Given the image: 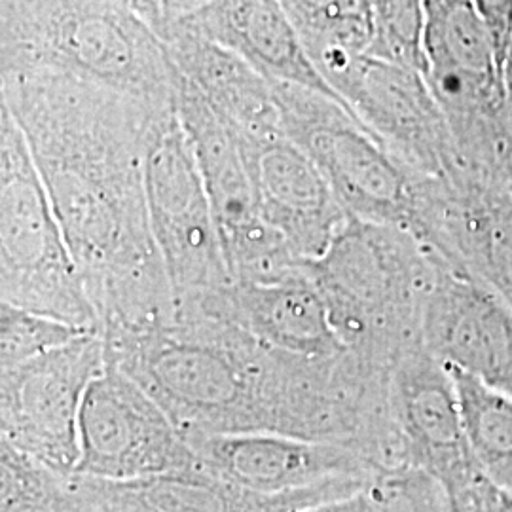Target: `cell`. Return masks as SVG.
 Returning a JSON list of instances; mask_svg holds the SVG:
<instances>
[{
  "instance_id": "obj_12",
  "label": "cell",
  "mask_w": 512,
  "mask_h": 512,
  "mask_svg": "<svg viewBox=\"0 0 512 512\" xmlns=\"http://www.w3.org/2000/svg\"><path fill=\"white\" fill-rule=\"evenodd\" d=\"M389 404L401 467L431 476L452 512H476L492 482L471 454L454 380L423 342L395 366Z\"/></svg>"
},
{
  "instance_id": "obj_8",
  "label": "cell",
  "mask_w": 512,
  "mask_h": 512,
  "mask_svg": "<svg viewBox=\"0 0 512 512\" xmlns=\"http://www.w3.org/2000/svg\"><path fill=\"white\" fill-rule=\"evenodd\" d=\"M148 217L175 310L232 281L194 148L177 110L158 120L145 158Z\"/></svg>"
},
{
  "instance_id": "obj_29",
  "label": "cell",
  "mask_w": 512,
  "mask_h": 512,
  "mask_svg": "<svg viewBox=\"0 0 512 512\" xmlns=\"http://www.w3.org/2000/svg\"><path fill=\"white\" fill-rule=\"evenodd\" d=\"M156 2H158L160 10H162L164 21H169V19L184 18V16L200 10L205 4H209L211 0H156Z\"/></svg>"
},
{
  "instance_id": "obj_10",
  "label": "cell",
  "mask_w": 512,
  "mask_h": 512,
  "mask_svg": "<svg viewBox=\"0 0 512 512\" xmlns=\"http://www.w3.org/2000/svg\"><path fill=\"white\" fill-rule=\"evenodd\" d=\"M105 365V342L90 332L0 372V442L54 473L74 475L82 404Z\"/></svg>"
},
{
  "instance_id": "obj_5",
  "label": "cell",
  "mask_w": 512,
  "mask_h": 512,
  "mask_svg": "<svg viewBox=\"0 0 512 512\" xmlns=\"http://www.w3.org/2000/svg\"><path fill=\"white\" fill-rule=\"evenodd\" d=\"M0 304L101 334L27 139L0 105Z\"/></svg>"
},
{
  "instance_id": "obj_1",
  "label": "cell",
  "mask_w": 512,
  "mask_h": 512,
  "mask_svg": "<svg viewBox=\"0 0 512 512\" xmlns=\"http://www.w3.org/2000/svg\"><path fill=\"white\" fill-rule=\"evenodd\" d=\"M2 107L23 131L101 334L175 317L148 217L145 158L156 109L54 71H0Z\"/></svg>"
},
{
  "instance_id": "obj_17",
  "label": "cell",
  "mask_w": 512,
  "mask_h": 512,
  "mask_svg": "<svg viewBox=\"0 0 512 512\" xmlns=\"http://www.w3.org/2000/svg\"><path fill=\"white\" fill-rule=\"evenodd\" d=\"M421 336L442 365L459 368L512 399L511 308L440 258Z\"/></svg>"
},
{
  "instance_id": "obj_3",
  "label": "cell",
  "mask_w": 512,
  "mask_h": 512,
  "mask_svg": "<svg viewBox=\"0 0 512 512\" xmlns=\"http://www.w3.org/2000/svg\"><path fill=\"white\" fill-rule=\"evenodd\" d=\"M0 71H54L177 110L164 40L118 0H0Z\"/></svg>"
},
{
  "instance_id": "obj_33",
  "label": "cell",
  "mask_w": 512,
  "mask_h": 512,
  "mask_svg": "<svg viewBox=\"0 0 512 512\" xmlns=\"http://www.w3.org/2000/svg\"><path fill=\"white\" fill-rule=\"evenodd\" d=\"M507 122H509V131L512 135V92L507 97Z\"/></svg>"
},
{
  "instance_id": "obj_22",
  "label": "cell",
  "mask_w": 512,
  "mask_h": 512,
  "mask_svg": "<svg viewBox=\"0 0 512 512\" xmlns=\"http://www.w3.org/2000/svg\"><path fill=\"white\" fill-rule=\"evenodd\" d=\"M448 372L458 391L465 435L478 469L495 488L512 495L511 397L459 368Z\"/></svg>"
},
{
  "instance_id": "obj_16",
  "label": "cell",
  "mask_w": 512,
  "mask_h": 512,
  "mask_svg": "<svg viewBox=\"0 0 512 512\" xmlns=\"http://www.w3.org/2000/svg\"><path fill=\"white\" fill-rule=\"evenodd\" d=\"M200 469L258 494H289L330 482H376L365 454L332 442L283 435H186Z\"/></svg>"
},
{
  "instance_id": "obj_24",
  "label": "cell",
  "mask_w": 512,
  "mask_h": 512,
  "mask_svg": "<svg viewBox=\"0 0 512 512\" xmlns=\"http://www.w3.org/2000/svg\"><path fill=\"white\" fill-rule=\"evenodd\" d=\"M372 40L366 54L425 74L427 0H370Z\"/></svg>"
},
{
  "instance_id": "obj_32",
  "label": "cell",
  "mask_w": 512,
  "mask_h": 512,
  "mask_svg": "<svg viewBox=\"0 0 512 512\" xmlns=\"http://www.w3.org/2000/svg\"><path fill=\"white\" fill-rule=\"evenodd\" d=\"M505 173H507V184H509V190L512 194V147L509 150V156H507V165H505Z\"/></svg>"
},
{
  "instance_id": "obj_6",
  "label": "cell",
  "mask_w": 512,
  "mask_h": 512,
  "mask_svg": "<svg viewBox=\"0 0 512 512\" xmlns=\"http://www.w3.org/2000/svg\"><path fill=\"white\" fill-rule=\"evenodd\" d=\"M425 57L423 76L448 120L461 167L505 177L512 145L505 67L473 0H427Z\"/></svg>"
},
{
  "instance_id": "obj_18",
  "label": "cell",
  "mask_w": 512,
  "mask_h": 512,
  "mask_svg": "<svg viewBox=\"0 0 512 512\" xmlns=\"http://www.w3.org/2000/svg\"><path fill=\"white\" fill-rule=\"evenodd\" d=\"M181 315L232 323L258 342L300 357L332 359L348 353L311 281L308 264L298 274L268 283L230 281L177 308L175 317Z\"/></svg>"
},
{
  "instance_id": "obj_9",
  "label": "cell",
  "mask_w": 512,
  "mask_h": 512,
  "mask_svg": "<svg viewBox=\"0 0 512 512\" xmlns=\"http://www.w3.org/2000/svg\"><path fill=\"white\" fill-rule=\"evenodd\" d=\"M315 67L408 169L433 179L461 171L454 135L423 74L370 54L330 55Z\"/></svg>"
},
{
  "instance_id": "obj_28",
  "label": "cell",
  "mask_w": 512,
  "mask_h": 512,
  "mask_svg": "<svg viewBox=\"0 0 512 512\" xmlns=\"http://www.w3.org/2000/svg\"><path fill=\"white\" fill-rule=\"evenodd\" d=\"M294 512H380V505H378V497L370 486L361 492L344 495L338 499H330L325 503L311 505V507Z\"/></svg>"
},
{
  "instance_id": "obj_25",
  "label": "cell",
  "mask_w": 512,
  "mask_h": 512,
  "mask_svg": "<svg viewBox=\"0 0 512 512\" xmlns=\"http://www.w3.org/2000/svg\"><path fill=\"white\" fill-rule=\"evenodd\" d=\"M90 332L52 317L0 304V372L25 365Z\"/></svg>"
},
{
  "instance_id": "obj_21",
  "label": "cell",
  "mask_w": 512,
  "mask_h": 512,
  "mask_svg": "<svg viewBox=\"0 0 512 512\" xmlns=\"http://www.w3.org/2000/svg\"><path fill=\"white\" fill-rule=\"evenodd\" d=\"M158 35L177 73L198 90L236 135L283 131L274 82L238 55L186 29L177 19L164 21Z\"/></svg>"
},
{
  "instance_id": "obj_31",
  "label": "cell",
  "mask_w": 512,
  "mask_h": 512,
  "mask_svg": "<svg viewBox=\"0 0 512 512\" xmlns=\"http://www.w3.org/2000/svg\"><path fill=\"white\" fill-rule=\"evenodd\" d=\"M505 82H507V97L512 92V29L511 38H509V48H507V57H505Z\"/></svg>"
},
{
  "instance_id": "obj_14",
  "label": "cell",
  "mask_w": 512,
  "mask_h": 512,
  "mask_svg": "<svg viewBox=\"0 0 512 512\" xmlns=\"http://www.w3.org/2000/svg\"><path fill=\"white\" fill-rule=\"evenodd\" d=\"M190 469L198 456L164 408L107 363L82 404L76 475L124 482Z\"/></svg>"
},
{
  "instance_id": "obj_7",
  "label": "cell",
  "mask_w": 512,
  "mask_h": 512,
  "mask_svg": "<svg viewBox=\"0 0 512 512\" xmlns=\"http://www.w3.org/2000/svg\"><path fill=\"white\" fill-rule=\"evenodd\" d=\"M274 92L283 133L319 167L349 217L408 230L421 175L338 101L281 82Z\"/></svg>"
},
{
  "instance_id": "obj_13",
  "label": "cell",
  "mask_w": 512,
  "mask_h": 512,
  "mask_svg": "<svg viewBox=\"0 0 512 512\" xmlns=\"http://www.w3.org/2000/svg\"><path fill=\"white\" fill-rule=\"evenodd\" d=\"M408 232L512 310V194L503 179L459 171L420 177Z\"/></svg>"
},
{
  "instance_id": "obj_19",
  "label": "cell",
  "mask_w": 512,
  "mask_h": 512,
  "mask_svg": "<svg viewBox=\"0 0 512 512\" xmlns=\"http://www.w3.org/2000/svg\"><path fill=\"white\" fill-rule=\"evenodd\" d=\"M82 478L105 512H294L372 486L363 480H342L289 494H258L202 469L124 482Z\"/></svg>"
},
{
  "instance_id": "obj_20",
  "label": "cell",
  "mask_w": 512,
  "mask_h": 512,
  "mask_svg": "<svg viewBox=\"0 0 512 512\" xmlns=\"http://www.w3.org/2000/svg\"><path fill=\"white\" fill-rule=\"evenodd\" d=\"M177 21L238 55L270 82L323 93L348 109L313 65L279 0H211Z\"/></svg>"
},
{
  "instance_id": "obj_34",
  "label": "cell",
  "mask_w": 512,
  "mask_h": 512,
  "mask_svg": "<svg viewBox=\"0 0 512 512\" xmlns=\"http://www.w3.org/2000/svg\"><path fill=\"white\" fill-rule=\"evenodd\" d=\"M118 2H124V4H129L131 8H133V0H118ZM135 10V8H133Z\"/></svg>"
},
{
  "instance_id": "obj_30",
  "label": "cell",
  "mask_w": 512,
  "mask_h": 512,
  "mask_svg": "<svg viewBox=\"0 0 512 512\" xmlns=\"http://www.w3.org/2000/svg\"><path fill=\"white\" fill-rule=\"evenodd\" d=\"M476 512H512V495L490 484Z\"/></svg>"
},
{
  "instance_id": "obj_23",
  "label": "cell",
  "mask_w": 512,
  "mask_h": 512,
  "mask_svg": "<svg viewBox=\"0 0 512 512\" xmlns=\"http://www.w3.org/2000/svg\"><path fill=\"white\" fill-rule=\"evenodd\" d=\"M313 65L330 55L366 54L372 40L370 0H279Z\"/></svg>"
},
{
  "instance_id": "obj_11",
  "label": "cell",
  "mask_w": 512,
  "mask_h": 512,
  "mask_svg": "<svg viewBox=\"0 0 512 512\" xmlns=\"http://www.w3.org/2000/svg\"><path fill=\"white\" fill-rule=\"evenodd\" d=\"M177 114L202 171L232 281L268 283L302 272L308 262L294 255L258 211L238 135L181 74Z\"/></svg>"
},
{
  "instance_id": "obj_26",
  "label": "cell",
  "mask_w": 512,
  "mask_h": 512,
  "mask_svg": "<svg viewBox=\"0 0 512 512\" xmlns=\"http://www.w3.org/2000/svg\"><path fill=\"white\" fill-rule=\"evenodd\" d=\"M372 490L380 512H452L439 484L414 469L384 473L372 484Z\"/></svg>"
},
{
  "instance_id": "obj_4",
  "label": "cell",
  "mask_w": 512,
  "mask_h": 512,
  "mask_svg": "<svg viewBox=\"0 0 512 512\" xmlns=\"http://www.w3.org/2000/svg\"><path fill=\"white\" fill-rule=\"evenodd\" d=\"M308 274L338 338L366 368L393 374L404 351L423 342L437 256L408 230L349 217Z\"/></svg>"
},
{
  "instance_id": "obj_15",
  "label": "cell",
  "mask_w": 512,
  "mask_h": 512,
  "mask_svg": "<svg viewBox=\"0 0 512 512\" xmlns=\"http://www.w3.org/2000/svg\"><path fill=\"white\" fill-rule=\"evenodd\" d=\"M238 141L264 222L302 262L325 255L349 215L319 167L283 131Z\"/></svg>"
},
{
  "instance_id": "obj_2",
  "label": "cell",
  "mask_w": 512,
  "mask_h": 512,
  "mask_svg": "<svg viewBox=\"0 0 512 512\" xmlns=\"http://www.w3.org/2000/svg\"><path fill=\"white\" fill-rule=\"evenodd\" d=\"M126 372L186 435L266 433L349 446L384 467L393 450L391 378L351 353L310 359L232 323L181 315L101 334Z\"/></svg>"
},
{
  "instance_id": "obj_27",
  "label": "cell",
  "mask_w": 512,
  "mask_h": 512,
  "mask_svg": "<svg viewBox=\"0 0 512 512\" xmlns=\"http://www.w3.org/2000/svg\"><path fill=\"white\" fill-rule=\"evenodd\" d=\"M473 2L494 35L497 50L505 67L512 29V0H473Z\"/></svg>"
}]
</instances>
